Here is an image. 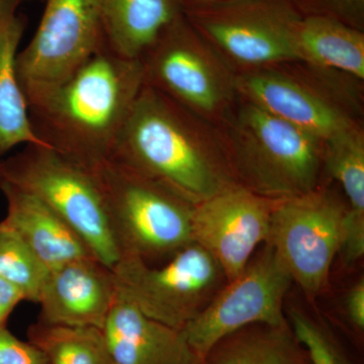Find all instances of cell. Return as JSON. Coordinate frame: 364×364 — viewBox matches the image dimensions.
Wrapping results in <instances>:
<instances>
[{
	"label": "cell",
	"instance_id": "cell-7",
	"mask_svg": "<svg viewBox=\"0 0 364 364\" xmlns=\"http://www.w3.org/2000/svg\"><path fill=\"white\" fill-rule=\"evenodd\" d=\"M347 205L327 189L275 200L267 244L309 299L327 286L343 245Z\"/></svg>",
	"mask_w": 364,
	"mask_h": 364
},
{
	"label": "cell",
	"instance_id": "cell-25",
	"mask_svg": "<svg viewBox=\"0 0 364 364\" xmlns=\"http://www.w3.org/2000/svg\"><path fill=\"white\" fill-rule=\"evenodd\" d=\"M301 16H331L363 30L364 0H289Z\"/></svg>",
	"mask_w": 364,
	"mask_h": 364
},
{
	"label": "cell",
	"instance_id": "cell-14",
	"mask_svg": "<svg viewBox=\"0 0 364 364\" xmlns=\"http://www.w3.org/2000/svg\"><path fill=\"white\" fill-rule=\"evenodd\" d=\"M235 88L246 102L324 143L353 124L338 107L286 74L267 70L248 72L235 80Z\"/></svg>",
	"mask_w": 364,
	"mask_h": 364
},
{
	"label": "cell",
	"instance_id": "cell-23",
	"mask_svg": "<svg viewBox=\"0 0 364 364\" xmlns=\"http://www.w3.org/2000/svg\"><path fill=\"white\" fill-rule=\"evenodd\" d=\"M48 272L13 228L0 222V279L18 287L26 301L37 303Z\"/></svg>",
	"mask_w": 364,
	"mask_h": 364
},
{
	"label": "cell",
	"instance_id": "cell-28",
	"mask_svg": "<svg viewBox=\"0 0 364 364\" xmlns=\"http://www.w3.org/2000/svg\"><path fill=\"white\" fill-rule=\"evenodd\" d=\"M23 301H26L25 296L18 287L0 279V328L6 327L9 316Z\"/></svg>",
	"mask_w": 364,
	"mask_h": 364
},
{
	"label": "cell",
	"instance_id": "cell-20",
	"mask_svg": "<svg viewBox=\"0 0 364 364\" xmlns=\"http://www.w3.org/2000/svg\"><path fill=\"white\" fill-rule=\"evenodd\" d=\"M301 62L364 79V33L331 16H301L294 26Z\"/></svg>",
	"mask_w": 364,
	"mask_h": 364
},
{
	"label": "cell",
	"instance_id": "cell-27",
	"mask_svg": "<svg viewBox=\"0 0 364 364\" xmlns=\"http://www.w3.org/2000/svg\"><path fill=\"white\" fill-rule=\"evenodd\" d=\"M345 312L350 324L359 332L364 330V279L361 277L345 296Z\"/></svg>",
	"mask_w": 364,
	"mask_h": 364
},
{
	"label": "cell",
	"instance_id": "cell-9",
	"mask_svg": "<svg viewBox=\"0 0 364 364\" xmlns=\"http://www.w3.org/2000/svg\"><path fill=\"white\" fill-rule=\"evenodd\" d=\"M210 47L246 66L301 61L289 0H227L184 13Z\"/></svg>",
	"mask_w": 364,
	"mask_h": 364
},
{
	"label": "cell",
	"instance_id": "cell-30",
	"mask_svg": "<svg viewBox=\"0 0 364 364\" xmlns=\"http://www.w3.org/2000/svg\"><path fill=\"white\" fill-rule=\"evenodd\" d=\"M4 161L0 160V186L4 182Z\"/></svg>",
	"mask_w": 364,
	"mask_h": 364
},
{
	"label": "cell",
	"instance_id": "cell-22",
	"mask_svg": "<svg viewBox=\"0 0 364 364\" xmlns=\"http://www.w3.org/2000/svg\"><path fill=\"white\" fill-rule=\"evenodd\" d=\"M28 339L45 352L50 364H114L102 330L37 323Z\"/></svg>",
	"mask_w": 364,
	"mask_h": 364
},
{
	"label": "cell",
	"instance_id": "cell-29",
	"mask_svg": "<svg viewBox=\"0 0 364 364\" xmlns=\"http://www.w3.org/2000/svg\"><path fill=\"white\" fill-rule=\"evenodd\" d=\"M178 1L184 14L193 11V9H200V7L227 1V0H178Z\"/></svg>",
	"mask_w": 364,
	"mask_h": 364
},
{
	"label": "cell",
	"instance_id": "cell-6",
	"mask_svg": "<svg viewBox=\"0 0 364 364\" xmlns=\"http://www.w3.org/2000/svg\"><path fill=\"white\" fill-rule=\"evenodd\" d=\"M112 270L119 291L144 315L181 331L227 282L219 263L196 242L160 267L123 256Z\"/></svg>",
	"mask_w": 364,
	"mask_h": 364
},
{
	"label": "cell",
	"instance_id": "cell-18",
	"mask_svg": "<svg viewBox=\"0 0 364 364\" xmlns=\"http://www.w3.org/2000/svg\"><path fill=\"white\" fill-rule=\"evenodd\" d=\"M25 0H0V156L20 145L39 144L16 73L20 46L28 26Z\"/></svg>",
	"mask_w": 364,
	"mask_h": 364
},
{
	"label": "cell",
	"instance_id": "cell-21",
	"mask_svg": "<svg viewBox=\"0 0 364 364\" xmlns=\"http://www.w3.org/2000/svg\"><path fill=\"white\" fill-rule=\"evenodd\" d=\"M200 364H312L289 322L254 324L228 335Z\"/></svg>",
	"mask_w": 364,
	"mask_h": 364
},
{
	"label": "cell",
	"instance_id": "cell-3",
	"mask_svg": "<svg viewBox=\"0 0 364 364\" xmlns=\"http://www.w3.org/2000/svg\"><path fill=\"white\" fill-rule=\"evenodd\" d=\"M226 147L240 186L270 200L305 195L318 188L324 142L246 102Z\"/></svg>",
	"mask_w": 364,
	"mask_h": 364
},
{
	"label": "cell",
	"instance_id": "cell-11",
	"mask_svg": "<svg viewBox=\"0 0 364 364\" xmlns=\"http://www.w3.org/2000/svg\"><path fill=\"white\" fill-rule=\"evenodd\" d=\"M44 2L37 31L16 61L25 100L65 82L102 49L88 0Z\"/></svg>",
	"mask_w": 364,
	"mask_h": 364
},
{
	"label": "cell",
	"instance_id": "cell-2",
	"mask_svg": "<svg viewBox=\"0 0 364 364\" xmlns=\"http://www.w3.org/2000/svg\"><path fill=\"white\" fill-rule=\"evenodd\" d=\"M111 160L195 205L239 184L223 147L205 138L198 117L146 83Z\"/></svg>",
	"mask_w": 364,
	"mask_h": 364
},
{
	"label": "cell",
	"instance_id": "cell-17",
	"mask_svg": "<svg viewBox=\"0 0 364 364\" xmlns=\"http://www.w3.org/2000/svg\"><path fill=\"white\" fill-rule=\"evenodd\" d=\"M102 49L140 60L183 14L178 0H88Z\"/></svg>",
	"mask_w": 364,
	"mask_h": 364
},
{
	"label": "cell",
	"instance_id": "cell-1",
	"mask_svg": "<svg viewBox=\"0 0 364 364\" xmlns=\"http://www.w3.org/2000/svg\"><path fill=\"white\" fill-rule=\"evenodd\" d=\"M145 85L140 60L102 49L58 86L26 98L41 145L90 170L112 159Z\"/></svg>",
	"mask_w": 364,
	"mask_h": 364
},
{
	"label": "cell",
	"instance_id": "cell-8",
	"mask_svg": "<svg viewBox=\"0 0 364 364\" xmlns=\"http://www.w3.org/2000/svg\"><path fill=\"white\" fill-rule=\"evenodd\" d=\"M291 284L284 263L265 243L243 272L227 282L205 310L182 330L200 363L220 340L242 328L289 322L284 303Z\"/></svg>",
	"mask_w": 364,
	"mask_h": 364
},
{
	"label": "cell",
	"instance_id": "cell-13",
	"mask_svg": "<svg viewBox=\"0 0 364 364\" xmlns=\"http://www.w3.org/2000/svg\"><path fill=\"white\" fill-rule=\"evenodd\" d=\"M119 294L112 268L95 257L48 272L37 303L40 322L69 328H104Z\"/></svg>",
	"mask_w": 364,
	"mask_h": 364
},
{
	"label": "cell",
	"instance_id": "cell-4",
	"mask_svg": "<svg viewBox=\"0 0 364 364\" xmlns=\"http://www.w3.org/2000/svg\"><path fill=\"white\" fill-rule=\"evenodd\" d=\"M123 256L165 262L193 241L195 205L154 179L109 160L95 169ZM121 257V258H122Z\"/></svg>",
	"mask_w": 364,
	"mask_h": 364
},
{
	"label": "cell",
	"instance_id": "cell-12",
	"mask_svg": "<svg viewBox=\"0 0 364 364\" xmlns=\"http://www.w3.org/2000/svg\"><path fill=\"white\" fill-rule=\"evenodd\" d=\"M275 200L238 184L195 205L193 241L219 263L227 282L267 243Z\"/></svg>",
	"mask_w": 364,
	"mask_h": 364
},
{
	"label": "cell",
	"instance_id": "cell-19",
	"mask_svg": "<svg viewBox=\"0 0 364 364\" xmlns=\"http://www.w3.org/2000/svg\"><path fill=\"white\" fill-rule=\"evenodd\" d=\"M323 163L346 198V227L340 255L347 264H354L364 255V138L354 124L325 141Z\"/></svg>",
	"mask_w": 364,
	"mask_h": 364
},
{
	"label": "cell",
	"instance_id": "cell-24",
	"mask_svg": "<svg viewBox=\"0 0 364 364\" xmlns=\"http://www.w3.org/2000/svg\"><path fill=\"white\" fill-rule=\"evenodd\" d=\"M289 324L312 364H351L324 324L306 312L291 310Z\"/></svg>",
	"mask_w": 364,
	"mask_h": 364
},
{
	"label": "cell",
	"instance_id": "cell-16",
	"mask_svg": "<svg viewBox=\"0 0 364 364\" xmlns=\"http://www.w3.org/2000/svg\"><path fill=\"white\" fill-rule=\"evenodd\" d=\"M0 189L7 205L4 222L13 228L48 270L95 257L81 237L37 196L4 181Z\"/></svg>",
	"mask_w": 364,
	"mask_h": 364
},
{
	"label": "cell",
	"instance_id": "cell-10",
	"mask_svg": "<svg viewBox=\"0 0 364 364\" xmlns=\"http://www.w3.org/2000/svg\"><path fill=\"white\" fill-rule=\"evenodd\" d=\"M212 54L210 45L182 14L140 59L145 83L198 117L219 114L235 80L227 78Z\"/></svg>",
	"mask_w": 364,
	"mask_h": 364
},
{
	"label": "cell",
	"instance_id": "cell-5",
	"mask_svg": "<svg viewBox=\"0 0 364 364\" xmlns=\"http://www.w3.org/2000/svg\"><path fill=\"white\" fill-rule=\"evenodd\" d=\"M4 161V181L37 196L81 237L95 258L111 268L119 262L117 241L97 171L56 151L28 144Z\"/></svg>",
	"mask_w": 364,
	"mask_h": 364
},
{
	"label": "cell",
	"instance_id": "cell-15",
	"mask_svg": "<svg viewBox=\"0 0 364 364\" xmlns=\"http://www.w3.org/2000/svg\"><path fill=\"white\" fill-rule=\"evenodd\" d=\"M102 332L114 364H200L183 331L148 318L119 291Z\"/></svg>",
	"mask_w": 364,
	"mask_h": 364
},
{
	"label": "cell",
	"instance_id": "cell-26",
	"mask_svg": "<svg viewBox=\"0 0 364 364\" xmlns=\"http://www.w3.org/2000/svg\"><path fill=\"white\" fill-rule=\"evenodd\" d=\"M0 364H50L40 347L33 342L16 338L6 329L0 328Z\"/></svg>",
	"mask_w": 364,
	"mask_h": 364
}]
</instances>
